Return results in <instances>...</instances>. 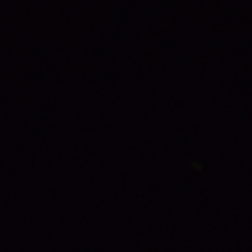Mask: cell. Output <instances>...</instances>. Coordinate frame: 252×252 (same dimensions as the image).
I'll return each instance as SVG.
<instances>
[]
</instances>
